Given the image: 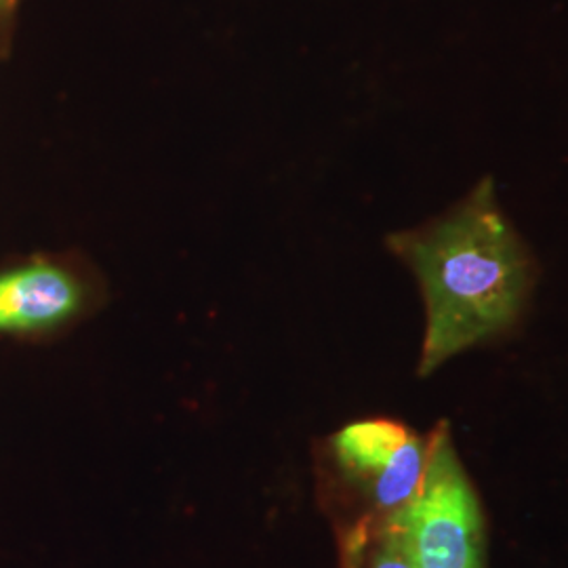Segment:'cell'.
<instances>
[{"label": "cell", "instance_id": "1", "mask_svg": "<svg viewBox=\"0 0 568 568\" xmlns=\"http://www.w3.org/2000/svg\"><path fill=\"white\" fill-rule=\"evenodd\" d=\"M387 248L415 274L426 304V335L417 375L509 333L535 286L527 244L483 178L447 215L396 232Z\"/></svg>", "mask_w": 568, "mask_h": 568}, {"label": "cell", "instance_id": "2", "mask_svg": "<svg viewBox=\"0 0 568 568\" xmlns=\"http://www.w3.org/2000/svg\"><path fill=\"white\" fill-rule=\"evenodd\" d=\"M328 495L345 511L339 532L379 527L417 495L429 459V434L371 417L335 432L325 448Z\"/></svg>", "mask_w": 568, "mask_h": 568}, {"label": "cell", "instance_id": "3", "mask_svg": "<svg viewBox=\"0 0 568 568\" xmlns=\"http://www.w3.org/2000/svg\"><path fill=\"white\" fill-rule=\"evenodd\" d=\"M384 525L415 568H488L485 511L448 422L429 434V459L417 495Z\"/></svg>", "mask_w": 568, "mask_h": 568}, {"label": "cell", "instance_id": "4", "mask_svg": "<svg viewBox=\"0 0 568 568\" xmlns=\"http://www.w3.org/2000/svg\"><path fill=\"white\" fill-rule=\"evenodd\" d=\"M89 286L68 265L37 260L0 272V333L49 331L77 318Z\"/></svg>", "mask_w": 568, "mask_h": 568}, {"label": "cell", "instance_id": "5", "mask_svg": "<svg viewBox=\"0 0 568 568\" xmlns=\"http://www.w3.org/2000/svg\"><path fill=\"white\" fill-rule=\"evenodd\" d=\"M344 568H415L392 528H352L339 532Z\"/></svg>", "mask_w": 568, "mask_h": 568}, {"label": "cell", "instance_id": "6", "mask_svg": "<svg viewBox=\"0 0 568 568\" xmlns=\"http://www.w3.org/2000/svg\"><path fill=\"white\" fill-rule=\"evenodd\" d=\"M16 7V0H0V16H7Z\"/></svg>", "mask_w": 568, "mask_h": 568}]
</instances>
